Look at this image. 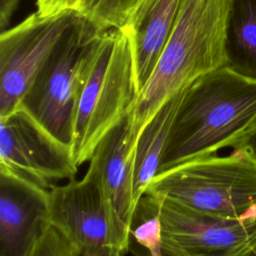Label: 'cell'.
<instances>
[{
    "label": "cell",
    "instance_id": "cell-1",
    "mask_svg": "<svg viewBox=\"0 0 256 256\" xmlns=\"http://www.w3.org/2000/svg\"><path fill=\"white\" fill-rule=\"evenodd\" d=\"M256 124V78L229 65L184 89L160 160L159 173L235 147Z\"/></svg>",
    "mask_w": 256,
    "mask_h": 256
},
{
    "label": "cell",
    "instance_id": "cell-2",
    "mask_svg": "<svg viewBox=\"0 0 256 256\" xmlns=\"http://www.w3.org/2000/svg\"><path fill=\"white\" fill-rule=\"evenodd\" d=\"M233 0H181L172 33L130 111L141 129L172 96L229 65L227 29Z\"/></svg>",
    "mask_w": 256,
    "mask_h": 256
},
{
    "label": "cell",
    "instance_id": "cell-3",
    "mask_svg": "<svg viewBox=\"0 0 256 256\" xmlns=\"http://www.w3.org/2000/svg\"><path fill=\"white\" fill-rule=\"evenodd\" d=\"M137 96L126 29L102 31L87 58L81 81L71 145L77 166L90 161L100 141L129 114Z\"/></svg>",
    "mask_w": 256,
    "mask_h": 256
},
{
    "label": "cell",
    "instance_id": "cell-4",
    "mask_svg": "<svg viewBox=\"0 0 256 256\" xmlns=\"http://www.w3.org/2000/svg\"><path fill=\"white\" fill-rule=\"evenodd\" d=\"M145 194L225 218L256 214V161L240 149L157 174Z\"/></svg>",
    "mask_w": 256,
    "mask_h": 256
},
{
    "label": "cell",
    "instance_id": "cell-5",
    "mask_svg": "<svg viewBox=\"0 0 256 256\" xmlns=\"http://www.w3.org/2000/svg\"><path fill=\"white\" fill-rule=\"evenodd\" d=\"M101 32L79 14L18 108L28 113L59 141L70 146L83 71Z\"/></svg>",
    "mask_w": 256,
    "mask_h": 256
},
{
    "label": "cell",
    "instance_id": "cell-6",
    "mask_svg": "<svg viewBox=\"0 0 256 256\" xmlns=\"http://www.w3.org/2000/svg\"><path fill=\"white\" fill-rule=\"evenodd\" d=\"M73 9L51 15L37 11L0 35V117L16 111L39 72L73 26Z\"/></svg>",
    "mask_w": 256,
    "mask_h": 256
},
{
    "label": "cell",
    "instance_id": "cell-7",
    "mask_svg": "<svg viewBox=\"0 0 256 256\" xmlns=\"http://www.w3.org/2000/svg\"><path fill=\"white\" fill-rule=\"evenodd\" d=\"M72 148L22 109L0 117V169L50 190L77 172Z\"/></svg>",
    "mask_w": 256,
    "mask_h": 256
},
{
    "label": "cell",
    "instance_id": "cell-8",
    "mask_svg": "<svg viewBox=\"0 0 256 256\" xmlns=\"http://www.w3.org/2000/svg\"><path fill=\"white\" fill-rule=\"evenodd\" d=\"M160 200L162 249L167 256H239L256 233V214L218 217Z\"/></svg>",
    "mask_w": 256,
    "mask_h": 256
},
{
    "label": "cell",
    "instance_id": "cell-9",
    "mask_svg": "<svg viewBox=\"0 0 256 256\" xmlns=\"http://www.w3.org/2000/svg\"><path fill=\"white\" fill-rule=\"evenodd\" d=\"M138 136L129 112L100 141L89 165L99 179L116 244L126 252L129 250L130 225L135 210L134 161Z\"/></svg>",
    "mask_w": 256,
    "mask_h": 256
},
{
    "label": "cell",
    "instance_id": "cell-10",
    "mask_svg": "<svg viewBox=\"0 0 256 256\" xmlns=\"http://www.w3.org/2000/svg\"><path fill=\"white\" fill-rule=\"evenodd\" d=\"M49 204L51 225L68 238L78 254L101 246H117L107 203L92 168L79 181L54 185L49 190Z\"/></svg>",
    "mask_w": 256,
    "mask_h": 256
},
{
    "label": "cell",
    "instance_id": "cell-11",
    "mask_svg": "<svg viewBox=\"0 0 256 256\" xmlns=\"http://www.w3.org/2000/svg\"><path fill=\"white\" fill-rule=\"evenodd\" d=\"M50 226L49 190L0 169V256H31Z\"/></svg>",
    "mask_w": 256,
    "mask_h": 256
},
{
    "label": "cell",
    "instance_id": "cell-12",
    "mask_svg": "<svg viewBox=\"0 0 256 256\" xmlns=\"http://www.w3.org/2000/svg\"><path fill=\"white\" fill-rule=\"evenodd\" d=\"M180 4L181 0H144L124 27L131 42L138 94L172 33Z\"/></svg>",
    "mask_w": 256,
    "mask_h": 256
},
{
    "label": "cell",
    "instance_id": "cell-13",
    "mask_svg": "<svg viewBox=\"0 0 256 256\" xmlns=\"http://www.w3.org/2000/svg\"><path fill=\"white\" fill-rule=\"evenodd\" d=\"M183 92L184 89L166 101L139 133L134 161L135 207L152 179L158 174L166 140Z\"/></svg>",
    "mask_w": 256,
    "mask_h": 256
},
{
    "label": "cell",
    "instance_id": "cell-14",
    "mask_svg": "<svg viewBox=\"0 0 256 256\" xmlns=\"http://www.w3.org/2000/svg\"><path fill=\"white\" fill-rule=\"evenodd\" d=\"M226 49L230 67L256 78V0H233Z\"/></svg>",
    "mask_w": 256,
    "mask_h": 256
},
{
    "label": "cell",
    "instance_id": "cell-15",
    "mask_svg": "<svg viewBox=\"0 0 256 256\" xmlns=\"http://www.w3.org/2000/svg\"><path fill=\"white\" fill-rule=\"evenodd\" d=\"M161 200L144 194L136 204L130 225V240L147 252L146 256H164L162 249V226L160 220Z\"/></svg>",
    "mask_w": 256,
    "mask_h": 256
},
{
    "label": "cell",
    "instance_id": "cell-16",
    "mask_svg": "<svg viewBox=\"0 0 256 256\" xmlns=\"http://www.w3.org/2000/svg\"><path fill=\"white\" fill-rule=\"evenodd\" d=\"M144 0H76L73 10L105 31L124 28Z\"/></svg>",
    "mask_w": 256,
    "mask_h": 256
},
{
    "label": "cell",
    "instance_id": "cell-17",
    "mask_svg": "<svg viewBox=\"0 0 256 256\" xmlns=\"http://www.w3.org/2000/svg\"><path fill=\"white\" fill-rule=\"evenodd\" d=\"M31 256H78V250L59 229L51 225Z\"/></svg>",
    "mask_w": 256,
    "mask_h": 256
},
{
    "label": "cell",
    "instance_id": "cell-18",
    "mask_svg": "<svg viewBox=\"0 0 256 256\" xmlns=\"http://www.w3.org/2000/svg\"><path fill=\"white\" fill-rule=\"evenodd\" d=\"M76 0H36L37 12L41 15H51L63 10L73 9Z\"/></svg>",
    "mask_w": 256,
    "mask_h": 256
},
{
    "label": "cell",
    "instance_id": "cell-19",
    "mask_svg": "<svg viewBox=\"0 0 256 256\" xmlns=\"http://www.w3.org/2000/svg\"><path fill=\"white\" fill-rule=\"evenodd\" d=\"M234 149H240L256 161V124L239 141Z\"/></svg>",
    "mask_w": 256,
    "mask_h": 256
},
{
    "label": "cell",
    "instance_id": "cell-20",
    "mask_svg": "<svg viewBox=\"0 0 256 256\" xmlns=\"http://www.w3.org/2000/svg\"><path fill=\"white\" fill-rule=\"evenodd\" d=\"M21 0H0V27L1 30L8 26Z\"/></svg>",
    "mask_w": 256,
    "mask_h": 256
},
{
    "label": "cell",
    "instance_id": "cell-21",
    "mask_svg": "<svg viewBox=\"0 0 256 256\" xmlns=\"http://www.w3.org/2000/svg\"><path fill=\"white\" fill-rule=\"evenodd\" d=\"M125 253L126 251L117 246L107 245L86 250L78 254V256H124Z\"/></svg>",
    "mask_w": 256,
    "mask_h": 256
},
{
    "label": "cell",
    "instance_id": "cell-22",
    "mask_svg": "<svg viewBox=\"0 0 256 256\" xmlns=\"http://www.w3.org/2000/svg\"><path fill=\"white\" fill-rule=\"evenodd\" d=\"M239 256H256V233Z\"/></svg>",
    "mask_w": 256,
    "mask_h": 256
},
{
    "label": "cell",
    "instance_id": "cell-23",
    "mask_svg": "<svg viewBox=\"0 0 256 256\" xmlns=\"http://www.w3.org/2000/svg\"><path fill=\"white\" fill-rule=\"evenodd\" d=\"M164 256H167V255H165V254H164Z\"/></svg>",
    "mask_w": 256,
    "mask_h": 256
}]
</instances>
